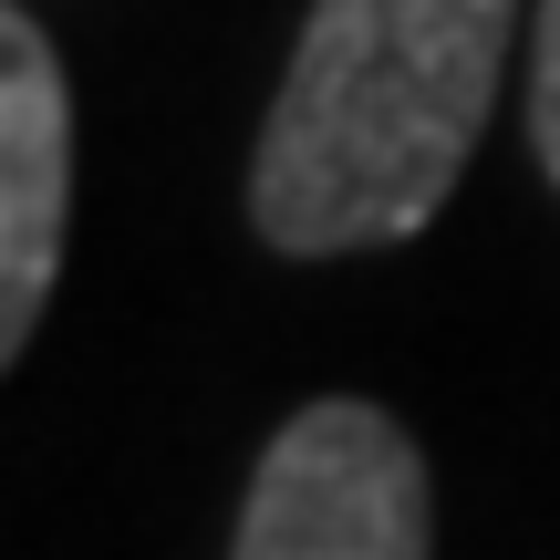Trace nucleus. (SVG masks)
<instances>
[{
	"label": "nucleus",
	"mask_w": 560,
	"mask_h": 560,
	"mask_svg": "<svg viewBox=\"0 0 560 560\" xmlns=\"http://www.w3.org/2000/svg\"><path fill=\"white\" fill-rule=\"evenodd\" d=\"M509 42L520 0H312L249 156V229L291 260L416 240L478 156Z\"/></svg>",
	"instance_id": "obj_1"
},
{
	"label": "nucleus",
	"mask_w": 560,
	"mask_h": 560,
	"mask_svg": "<svg viewBox=\"0 0 560 560\" xmlns=\"http://www.w3.org/2000/svg\"><path fill=\"white\" fill-rule=\"evenodd\" d=\"M229 560H436L425 457L384 405L322 395L270 436Z\"/></svg>",
	"instance_id": "obj_2"
},
{
	"label": "nucleus",
	"mask_w": 560,
	"mask_h": 560,
	"mask_svg": "<svg viewBox=\"0 0 560 560\" xmlns=\"http://www.w3.org/2000/svg\"><path fill=\"white\" fill-rule=\"evenodd\" d=\"M62 219H73V94L42 21L11 0L0 11V363H21L52 301Z\"/></svg>",
	"instance_id": "obj_3"
},
{
	"label": "nucleus",
	"mask_w": 560,
	"mask_h": 560,
	"mask_svg": "<svg viewBox=\"0 0 560 560\" xmlns=\"http://www.w3.org/2000/svg\"><path fill=\"white\" fill-rule=\"evenodd\" d=\"M529 145L560 187V0H540V42H529Z\"/></svg>",
	"instance_id": "obj_4"
}]
</instances>
